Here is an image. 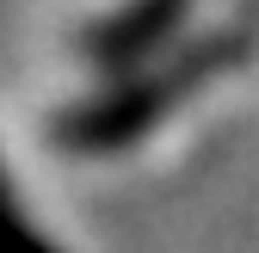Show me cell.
<instances>
[{"mask_svg":"<svg viewBox=\"0 0 259 253\" xmlns=\"http://www.w3.org/2000/svg\"><path fill=\"white\" fill-rule=\"evenodd\" d=\"M253 19H235V25H216V31H198L185 50H160L136 68H123L99 99H80L74 111H62L56 123V142L68 154H117L130 142H142L148 130L167 111H179L191 93H204L222 68H235V62L253 50Z\"/></svg>","mask_w":259,"mask_h":253,"instance_id":"6da1fadb","label":"cell"},{"mask_svg":"<svg viewBox=\"0 0 259 253\" xmlns=\"http://www.w3.org/2000/svg\"><path fill=\"white\" fill-rule=\"evenodd\" d=\"M0 253H62L37 223L25 216V204L13 198V179H7V167H0Z\"/></svg>","mask_w":259,"mask_h":253,"instance_id":"3957f363","label":"cell"},{"mask_svg":"<svg viewBox=\"0 0 259 253\" xmlns=\"http://www.w3.org/2000/svg\"><path fill=\"white\" fill-rule=\"evenodd\" d=\"M191 7H198V0H130V7H117L105 25H93V37L80 50L99 62L105 74H123V68H136V62L167 50Z\"/></svg>","mask_w":259,"mask_h":253,"instance_id":"7a4b0ae2","label":"cell"}]
</instances>
